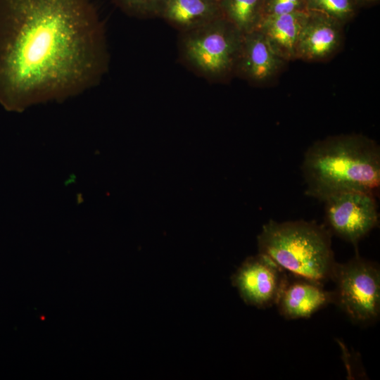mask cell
Listing matches in <instances>:
<instances>
[{
	"label": "cell",
	"instance_id": "3",
	"mask_svg": "<svg viewBox=\"0 0 380 380\" xmlns=\"http://www.w3.org/2000/svg\"><path fill=\"white\" fill-rule=\"evenodd\" d=\"M259 253L290 274L324 284L336 265L331 234L325 225L304 220H270L258 237Z\"/></svg>",
	"mask_w": 380,
	"mask_h": 380
},
{
	"label": "cell",
	"instance_id": "7",
	"mask_svg": "<svg viewBox=\"0 0 380 380\" xmlns=\"http://www.w3.org/2000/svg\"><path fill=\"white\" fill-rule=\"evenodd\" d=\"M287 278L286 271L259 253L243 262L232 283L246 304L266 308L276 305Z\"/></svg>",
	"mask_w": 380,
	"mask_h": 380
},
{
	"label": "cell",
	"instance_id": "1",
	"mask_svg": "<svg viewBox=\"0 0 380 380\" xmlns=\"http://www.w3.org/2000/svg\"><path fill=\"white\" fill-rule=\"evenodd\" d=\"M106 30L91 0H0V104L20 112L76 96L108 70Z\"/></svg>",
	"mask_w": 380,
	"mask_h": 380
},
{
	"label": "cell",
	"instance_id": "2",
	"mask_svg": "<svg viewBox=\"0 0 380 380\" xmlns=\"http://www.w3.org/2000/svg\"><path fill=\"white\" fill-rule=\"evenodd\" d=\"M302 171L306 194L321 201L346 191L376 196L380 186V148L360 134L328 137L308 148Z\"/></svg>",
	"mask_w": 380,
	"mask_h": 380
},
{
	"label": "cell",
	"instance_id": "14",
	"mask_svg": "<svg viewBox=\"0 0 380 380\" xmlns=\"http://www.w3.org/2000/svg\"><path fill=\"white\" fill-rule=\"evenodd\" d=\"M307 11L320 13L346 25L357 14L359 6L354 0H305Z\"/></svg>",
	"mask_w": 380,
	"mask_h": 380
},
{
	"label": "cell",
	"instance_id": "11",
	"mask_svg": "<svg viewBox=\"0 0 380 380\" xmlns=\"http://www.w3.org/2000/svg\"><path fill=\"white\" fill-rule=\"evenodd\" d=\"M307 15L308 11H304L264 16L256 30L278 56L287 63L296 60L298 43Z\"/></svg>",
	"mask_w": 380,
	"mask_h": 380
},
{
	"label": "cell",
	"instance_id": "12",
	"mask_svg": "<svg viewBox=\"0 0 380 380\" xmlns=\"http://www.w3.org/2000/svg\"><path fill=\"white\" fill-rule=\"evenodd\" d=\"M222 17L218 0H167L160 18L179 33Z\"/></svg>",
	"mask_w": 380,
	"mask_h": 380
},
{
	"label": "cell",
	"instance_id": "4",
	"mask_svg": "<svg viewBox=\"0 0 380 380\" xmlns=\"http://www.w3.org/2000/svg\"><path fill=\"white\" fill-rule=\"evenodd\" d=\"M243 33L224 18L179 33V61L195 75L212 83L235 77Z\"/></svg>",
	"mask_w": 380,
	"mask_h": 380
},
{
	"label": "cell",
	"instance_id": "18",
	"mask_svg": "<svg viewBox=\"0 0 380 380\" xmlns=\"http://www.w3.org/2000/svg\"><path fill=\"white\" fill-rule=\"evenodd\" d=\"M218 1H220V0H218Z\"/></svg>",
	"mask_w": 380,
	"mask_h": 380
},
{
	"label": "cell",
	"instance_id": "16",
	"mask_svg": "<svg viewBox=\"0 0 380 380\" xmlns=\"http://www.w3.org/2000/svg\"><path fill=\"white\" fill-rule=\"evenodd\" d=\"M304 11L305 0H263L262 17Z\"/></svg>",
	"mask_w": 380,
	"mask_h": 380
},
{
	"label": "cell",
	"instance_id": "10",
	"mask_svg": "<svg viewBox=\"0 0 380 380\" xmlns=\"http://www.w3.org/2000/svg\"><path fill=\"white\" fill-rule=\"evenodd\" d=\"M324 284L291 274L275 305L286 319L310 317L318 310L334 303L333 291Z\"/></svg>",
	"mask_w": 380,
	"mask_h": 380
},
{
	"label": "cell",
	"instance_id": "6",
	"mask_svg": "<svg viewBox=\"0 0 380 380\" xmlns=\"http://www.w3.org/2000/svg\"><path fill=\"white\" fill-rule=\"evenodd\" d=\"M325 226L330 233L357 246L379 222L375 195L360 191H346L327 197Z\"/></svg>",
	"mask_w": 380,
	"mask_h": 380
},
{
	"label": "cell",
	"instance_id": "8",
	"mask_svg": "<svg viewBox=\"0 0 380 380\" xmlns=\"http://www.w3.org/2000/svg\"><path fill=\"white\" fill-rule=\"evenodd\" d=\"M288 63L270 47L258 30L243 34L235 77L255 86L275 81Z\"/></svg>",
	"mask_w": 380,
	"mask_h": 380
},
{
	"label": "cell",
	"instance_id": "9",
	"mask_svg": "<svg viewBox=\"0 0 380 380\" xmlns=\"http://www.w3.org/2000/svg\"><path fill=\"white\" fill-rule=\"evenodd\" d=\"M344 26L327 15L308 11L298 43L296 60L324 62L333 58L342 48Z\"/></svg>",
	"mask_w": 380,
	"mask_h": 380
},
{
	"label": "cell",
	"instance_id": "13",
	"mask_svg": "<svg viewBox=\"0 0 380 380\" xmlns=\"http://www.w3.org/2000/svg\"><path fill=\"white\" fill-rule=\"evenodd\" d=\"M222 15L245 34L257 29L262 17L263 0H220Z\"/></svg>",
	"mask_w": 380,
	"mask_h": 380
},
{
	"label": "cell",
	"instance_id": "5",
	"mask_svg": "<svg viewBox=\"0 0 380 380\" xmlns=\"http://www.w3.org/2000/svg\"><path fill=\"white\" fill-rule=\"evenodd\" d=\"M335 284L334 303L355 324L376 322L380 316L379 265L357 255L344 263L336 262L331 276Z\"/></svg>",
	"mask_w": 380,
	"mask_h": 380
},
{
	"label": "cell",
	"instance_id": "15",
	"mask_svg": "<svg viewBox=\"0 0 380 380\" xmlns=\"http://www.w3.org/2000/svg\"><path fill=\"white\" fill-rule=\"evenodd\" d=\"M126 15L139 19L160 18L167 0H112Z\"/></svg>",
	"mask_w": 380,
	"mask_h": 380
},
{
	"label": "cell",
	"instance_id": "17",
	"mask_svg": "<svg viewBox=\"0 0 380 380\" xmlns=\"http://www.w3.org/2000/svg\"><path fill=\"white\" fill-rule=\"evenodd\" d=\"M359 8L376 4L379 0H354Z\"/></svg>",
	"mask_w": 380,
	"mask_h": 380
}]
</instances>
